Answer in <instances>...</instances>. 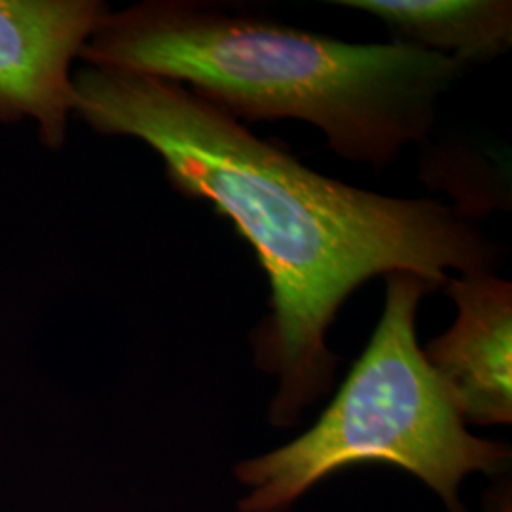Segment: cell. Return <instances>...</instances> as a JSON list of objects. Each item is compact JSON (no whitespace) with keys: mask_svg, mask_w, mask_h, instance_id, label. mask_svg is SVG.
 Masks as SVG:
<instances>
[{"mask_svg":"<svg viewBox=\"0 0 512 512\" xmlns=\"http://www.w3.org/2000/svg\"><path fill=\"white\" fill-rule=\"evenodd\" d=\"M431 289L416 275H385L382 317L321 418L236 465L247 488L239 512H287L319 482L366 463L403 469L439 495L446 512H467L465 478L507 467L511 450L469 431L423 355L416 319Z\"/></svg>","mask_w":512,"mask_h":512,"instance_id":"obj_3","label":"cell"},{"mask_svg":"<svg viewBox=\"0 0 512 512\" xmlns=\"http://www.w3.org/2000/svg\"><path fill=\"white\" fill-rule=\"evenodd\" d=\"M73 84L74 114L152 148L169 183L211 203L253 247L272 289L253 346L277 382V427L329 391L338 365L330 327L366 281L412 274L437 289L450 272H492L494 243L459 207L330 179L173 80L86 65Z\"/></svg>","mask_w":512,"mask_h":512,"instance_id":"obj_1","label":"cell"},{"mask_svg":"<svg viewBox=\"0 0 512 512\" xmlns=\"http://www.w3.org/2000/svg\"><path fill=\"white\" fill-rule=\"evenodd\" d=\"M442 289L458 313L423 355L465 425H509L512 285L492 272H476L450 277Z\"/></svg>","mask_w":512,"mask_h":512,"instance_id":"obj_5","label":"cell"},{"mask_svg":"<svg viewBox=\"0 0 512 512\" xmlns=\"http://www.w3.org/2000/svg\"><path fill=\"white\" fill-rule=\"evenodd\" d=\"M80 59L179 82L239 122H306L334 154L374 169L431 135L465 69L397 40L353 44L202 0L109 10Z\"/></svg>","mask_w":512,"mask_h":512,"instance_id":"obj_2","label":"cell"},{"mask_svg":"<svg viewBox=\"0 0 512 512\" xmlns=\"http://www.w3.org/2000/svg\"><path fill=\"white\" fill-rule=\"evenodd\" d=\"M384 21L397 42L448 55L463 67L488 63L512 44L511 0H332Z\"/></svg>","mask_w":512,"mask_h":512,"instance_id":"obj_6","label":"cell"},{"mask_svg":"<svg viewBox=\"0 0 512 512\" xmlns=\"http://www.w3.org/2000/svg\"><path fill=\"white\" fill-rule=\"evenodd\" d=\"M107 14L99 0H0V122L33 120L44 147L65 145L74 59Z\"/></svg>","mask_w":512,"mask_h":512,"instance_id":"obj_4","label":"cell"}]
</instances>
